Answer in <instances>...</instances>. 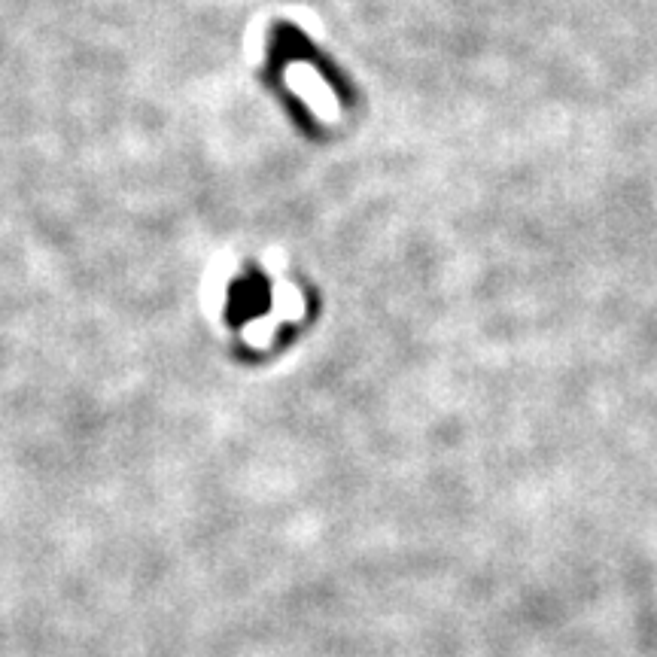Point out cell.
Returning <instances> with one entry per match:
<instances>
[{
  "mask_svg": "<svg viewBox=\"0 0 657 657\" xmlns=\"http://www.w3.org/2000/svg\"><path fill=\"white\" fill-rule=\"evenodd\" d=\"M268 305V286L262 283V277H247L232 289V302H229V320L241 323L253 314H259Z\"/></svg>",
  "mask_w": 657,
  "mask_h": 657,
  "instance_id": "obj_1",
  "label": "cell"
}]
</instances>
